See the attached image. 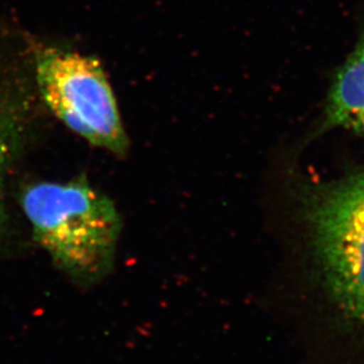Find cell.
Listing matches in <instances>:
<instances>
[{
    "instance_id": "5b68a950",
    "label": "cell",
    "mask_w": 364,
    "mask_h": 364,
    "mask_svg": "<svg viewBox=\"0 0 364 364\" xmlns=\"http://www.w3.org/2000/svg\"><path fill=\"white\" fill-rule=\"evenodd\" d=\"M23 134L21 110L14 100L0 95V232L6 224L5 178L17 155Z\"/></svg>"
},
{
    "instance_id": "3957f363",
    "label": "cell",
    "mask_w": 364,
    "mask_h": 364,
    "mask_svg": "<svg viewBox=\"0 0 364 364\" xmlns=\"http://www.w3.org/2000/svg\"><path fill=\"white\" fill-rule=\"evenodd\" d=\"M41 96L70 130L97 148L123 156L129 149L117 100L100 63L55 48L36 51Z\"/></svg>"
},
{
    "instance_id": "277c9868",
    "label": "cell",
    "mask_w": 364,
    "mask_h": 364,
    "mask_svg": "<svg viewBox=\"0 0 364 364\" xmlns=\"http://www.w3.org/2000/svg\"><path fill=\"white\" fill-rule=\"evenodd\" d=\"M324 127H343L364 136V31L330 87Z\"/></svg>"
},
{
    "instance_id": "6da1fadb",
    "label": "cell",
    "mask_w": 364,
    "mask_h": 364,
    "mask_svg": "<svg viewBox=\"0 0 364 364\" xmlns=\"http://www.w3.org/2000/svg\"><path fill=\"white\" fill-rule=\"evenodd\" d=\"M21 206L35 241L73 282L91 287L114 268L121 213L110 197L80 176L25 186Z\"/></svg>"
},
{
    "instance_id": "7a4b0ae2",
    "label": "cell",
    "mask_w": 364,
    "mask_h": 364,
    "mask_svg": "<svg viewBox=\"0 0 364 364\" xmlns=\"http://www.w3.org/2000/svg\"><path fill=\"white\" fill-rule=\"evenodd\" d=\"M306 216L326 288L364 330V171L306 193Z\"/></svg>"
}]
</instances>
